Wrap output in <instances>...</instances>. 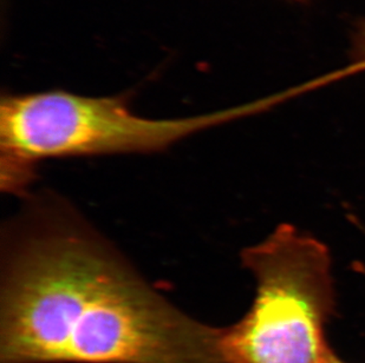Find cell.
<instances>
[{
    "label": "cell",
    "mask_w": 365,
    "mask_h": 363,
    "mask_svg": "<svg viewBox=\"0 0 365 363\" xmlns=\"http://www.w3.org/2000/svg\"><path fill=\"white\" fill-rule=\"evenodd\" d=\"M327 363H345V362H343V361L339 360V359H338L337 357H332V359H331V360L329 361V362H327Z\"/></svg>",
    "instance_id": "cell-5"
},
{
    "label": "cell",
    "mask_w": 365,
    "mask_h": 363,
    "mask_svg": "<svg viewBox=\"0 0 365 363\" xmlns=\"http://www.w3.org/2000/svg\"><path fill=\"white\" fill-rule=\"evenodd\" d=\"M289 1H293V3H309V1H311V0H289Z\"/></svg>",
    "instance_id": "cell-6"
},
{
    "label": "cell",
    "mask_w": 365,
    "mask_h": 363,
    "mask_svg": "<svg viewBox=\"0 0 365 363\" xmlns=\"http://www.w3.org/2000/svg\"><path fill=\"white\" fill-rule=\"evenodd\" d=\"M32 219L4 262L0 363H228L221 328L180 310L86 223Z\"/></svg>",
    "instance_id": "cell-1"
},
{
    "label": "cell",
    "mask_w": 365,
    "mask_h": 363,
    "mask_svg": "<svg viewBox=\"0 0 365 363\" xmlns=\"http://www.w3.org/2000/svg\"><path fill=\"white\" fill-rule=\"evenodd\" d=\"M252 109L149 120L135 115L124 97L81 96L61 90L5 96L0 105L1 188L19 191L36 165L48 158L163 151Z\"/></svg>",
    "instance_id": "cell-2"
},
{
    "label": "cell",
    "mask_w": 365,
    "mask_h": 363,
    "mask_svg": "<svg viewBox=\"0 0 365 363\" xmlns=\"http://www.w3.org/2000/svg\"><path fill=\"white\" fill-rule=\"evenodd\" d=\"M255 301L240 321L221 328L228 363H327L325 339L334 307L332 258L324 243L291 224L246 248Z\"/></svg>",
    "instance_id": "cell-3"
},
{
    "label": "cell",
    "mask_w": 365,
    "mask_h": 363,
    "mask_svg": "<svg viewBox=\"0 0 365 363\" xmlns=\"http://www.w3.org/2000/svg\"><path fill=\"white\" fill-rule=\"evenodd\" d=\"M350 57L357 65L365 68V18H359L350 30Z\"/></svg>",
    "instance_id": "cell-4"
}]
</instances>
